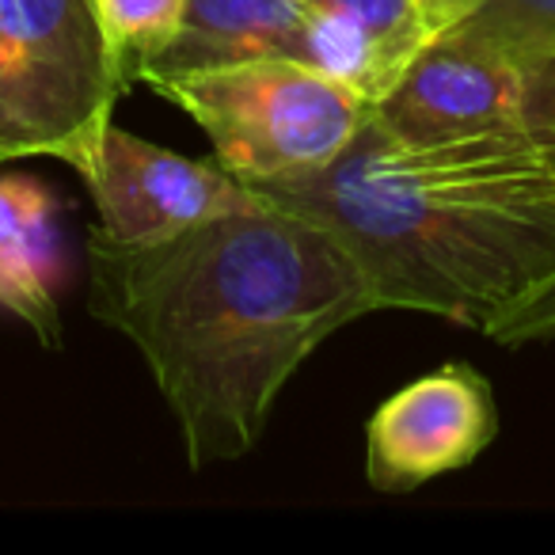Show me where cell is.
Returning <instances> with one entry per match:
<instances>
[{"label": "cell", "mask_w": 555, "mask_h": 555, "mask_svg": "<svg viewBox=\"0 0 555 555\" xmlns=\"http://www.w3.org/2000/svg\"><path fill=\"white\" fill-rule=\"evenodd\" d=\"M88 312L138 347L202 472L251 453L289 377L377 297L327 224L270 202L145 244L92 229Z\"/></svg>", "instance_id": "1"}, {"label": "cell", "mask_w": 555, "mask_h": 555, "mask_svg": "<svg viewBox=\"0 0 555 555\" xmlns=\"http://www.w3.org/2000/svg\"><path fill=\"white\" fill-rule=\"evenodd\" d=\"M247 186L327 224L362 262L377 312L487 332L555 274V138L525 126L403 149L370 118L327 168Z\"/></svg>", "instance_id": "2"}, {"label": "cell", "mask_w": 555, "mask_h": 555, "mask_svg": "<svg viewBox=\"0 0 555 555\" xmlns=\"http://www.w3.org/2000/svg\"><path fill=\"white\" fill-rule=\"evenodd\" d=\"M141 85L191 115L217 164L244 183L327 168L347 153L373 111L354 85L286 57L153 73Z\"/></svg>", "instance_id": "3"}, {"label": "cell", "mask_w": 555, "mask_h": 555, "mask_svg": "<svg viewBox=\"0 0 555 555\" xmlns=\"http://www.w3.org/2000/svg\"><path fill=\"white\" fill-rule=\"evenodd\" d=\"M0 39L16 69L31 156H54L85 176L126 95L95 0H0Z\"/></svg>", "instance_id": "4"}, {"label": "cell", "mask_w": 555, "mask_h": 555, "mask_svg": "<svg viewBox=\"0 0 555 555\" xmlns=\"http://www.w3.org/2000/svg\"><path fill=\"white\" fill-rule=\"evenodd\" d=\"M100 229L126 244L171 236L209 217L255 214L270 202L221 164L191 160L111 122L88 171Z\"/></svg>", "instance_id": "5"}, {"label": "cell", "mask_w": 555, "mask_h": 555, "mask_svg": "<svg viewBox=\"0 0 555 555\" xmlns=\"http://www.w3.org/2000/svg\"><path fill=\"white\" fill-rule=\"evenodd\" d=\"M499 434L487 377L468 362H446L392 392L365 423V479L380 494H411L461 472Z\"/></svg>", "instance_id": "6"}, {"label": "cell", "mask_w": 555, "mask_h": 555, "mask_svg": "<svg viewBox=\"0 0 555 555\" xmlns=\"http://www.w3.org/2000/svg\"><path fill=\"white\" fill-rule=\"evenodd\" d=\"M262 57L324 69L377 103V80L362 42L305 0H186L176 39L149 62L141 80L153 73H191Z\"/></svg>", "instance_id": "7"}, {"label": "cell", "mask_w": 555, "mask_h": 555, "mask_svg": "<svg viewBox=\"0 0 555 555\" xmlns=\"http://www.w3.org/2000/svg\"><path fill=\"white\" fill-rule=\"evenodd\" d=\"M370 118L403 149L506 133L521 126V73L438 35L373 103Z\"/></svg>", "instance_id": "8"}, {"label": "cell", "mask_w": 555, "mask_h": 555, "mask_svg": "<svg viewBox=\"0 0 555 555\" xmlns=\"http://www.w3.org/2000/svg\"><path fill=\"white\" fill-rule=\"evenodd\" d=\"M62 251L54 194L31 176H0V309L50 350L62 343Z\"/></svg>", "instance_id": "9"}, {"label": "cell", "mask_w": 555, "mask_h": 555, "mask_svg": "<svg viewBox=\"0 0 555 555\" xmlns=\"http://www.w3.org/2000/svg\"><path fill=\"white\" fill-rule=\"evenodd\" d=\"M305 4L362 42L377 80V100L434 39L423 0H305Z\"/></svg>", "instance_id": "10"}, {"label": "cell", "mask_w": 555, "mask_h": 555, "mask_svg": "<svg viewBox=\"0 0 555 555\" xmlns=\"http://www.w3.org/2000/svg\"><path fill=\"white\" fill-rule=\"evenodd\" d=\"M441 39L529 73L555 54V0H479Z\"/></svg>", "instance_id": "11"}, {"label": "cell", "mask_w": 555, "mask_h": 555, "mask_svg": "<svg viewBox=\"0 0 555 555\" xmlns=\"http://www.w3.org/2000/svg\"><path fill=\"white\" fill-rule=\"evenodd\" d=\"M186 0H95L118 85L130 92L179 31Z\"/></svg>", "instance_id": "12"}, {"label": "cell", "mask_w": 555, "mask_h": 555, "mask_svg": "<svg viewBox=\"0 0 555 555\" xmlns=\"http://www.w3.org/2000/svg\"><path fill=\"white\" fill-rule=\"evenodd\" d=\"M483 335L491 343H499V347H525V343L555 339V274L547 278L544 286L532 289L525 301L502 312Z\"/></svg>", "instance_id": "13"}, {"label": "cell", "mask_w": 555, "mask_h": 555, "mask_svg": "<svg viewBox=\"0 0 555 555\" xmlns=\"http://www.w3.org/2000/svg\"><path fill=\"white\" fill-rule=\"evenodd\" d=\"M521 126L555 138V54L521 73Z\"/></svg>", "instance_id": "14"}, {"label": "cell", "mask_w": 555, "mask_h": 555, "mask_svg": "<svg viewBox=\"0 0 555 555\" xmlns=\"http://www.w3.org/2000/svg\"><path fill=\"white\" fill-rule=\"evenodd\" d=\"M31 156V138L24 130L20 118V100H16V69H12V54L0 39V164Z\"/></svg>", "instance_id": "15"}, {"label": "cell", "mask_w": 555, "mask_h": 555, "mask_svg": "<svg viewBox=\"0 0 555 555\" xmlns=\"http://www.w3.org/2000/svg\"><path fill=\"white\" fill-rule=\"evenodd\" d=\"M479 0H423V9H426V20H430V31L441 35L446 27H453L456 20L464 16V12L476 9Z\"/></svg>", "instance_id": "16"}]
</instances>
